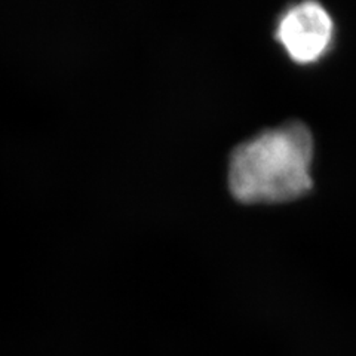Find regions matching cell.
<instances>
[{
  "label": "cell",
  "mask_w": 356,
  "mask_h": 356,
  "mask_svg": "<svg viewBox=\"0 0 356 356\" xmlns=\"http://www.w3.org/2000/svg\"><path fill=\"white\" fill-rule=\"evenodd\" d=\"M314 140L298 122L264 131L232 153L229 186L245 204L286 202L312 187Z\"/></svg>",
  "instance_id": "1"
},
{
  "label": "cell",
  "mask_w": 356,
  "mask_h": 356,
  "mask_svg": "<svg viewBox=\"0 0 356 356\" xmlns=\"http://www.w3.org/2000/svg\"><path fill=\"white\" fill-rule=\"evenodd\" d=\"M332 31V19L325 8L316 2H305L286 10L277 26L276 38L294 61L307 64L328 51Z\"/></svg>",
  "instance_id": "2"
}]
</instances>
